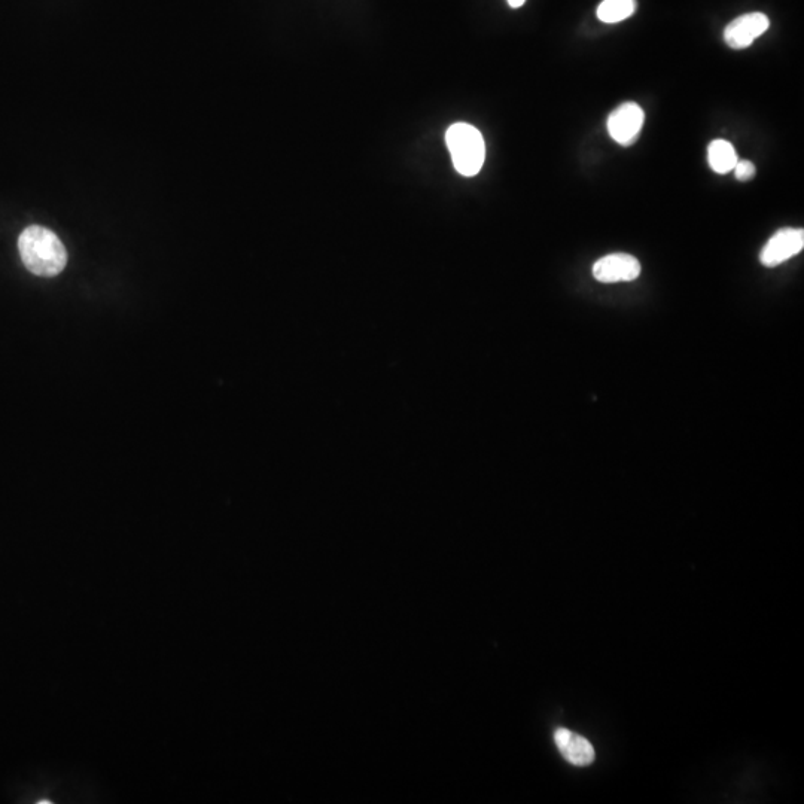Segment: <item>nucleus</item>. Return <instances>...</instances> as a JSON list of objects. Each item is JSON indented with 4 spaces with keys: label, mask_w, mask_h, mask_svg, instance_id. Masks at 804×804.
<instances>
[{
    "label": "nucleus",
    "mask_w": 804,
    "mask_h": 804,
    "mask_svg": "<svg viewBox=\"0 0 804 804\" xmlns=\"http://www.w3.org/2000/svg\"><path fill=\"white\" fill-rule=\"evenodd\" d=\"M21 260L30 273L53 277L62 273L67 264V252L62 240L53 231L32 225L18 239Z\"/></svg>",
    "instance_id": "f257e3e1"
},
{
    "label": "nucleus",
    "mask_w": 804,
    "mask_h": 804,
    "mask_svg": "<svg viewBox=\"0 0 804 804\" xmlns=\"http://www.w3.org/2000/svg\"><path fill=\"white\" fill-rule=\"evenodd\" d=\"M447 148L452 155L453 166L462 176L472 178L480 173L486 158V143L483 134L471 124L458 123L446 133Z\"/></svg>",
    "instance_id": "f03ea898"
},
{
    "label": "nucleus",
    "mask_w": 804,
    "mask_h": 804,
    "mask_svg": "<svg viewBox=\"0 0 804 804\" xmlns=\"http://www.w3.org/2000/svg\"><path fill=\"white\" fill-rule=\"evenodd\" d=\"M645 123V114L635 102L618 106L606 121L609 136L621 146H630L638 140Z\"/></svg>",
    "instance_id": "7ed1b4c3"
},
{
    "label": "nucleus",
    "mask_w": 804,
    "mask_h": 804,
    "mask_svg": "<svg viewBox=\"0 0 804 804\" xmlns=\"http://www.w3.org/2000/svg\"><path fill=\"white\" fill-rule=\"evenodd\" d=\"M804 248V231L802 228H782L773 234L772 239L764 246L760 254L763 266L776 267L799 255Z\"/></svg>",
    "instance_id": "20e7f679"
},
{
    "label": "nucleus",
    "mask_w": 804,
    "mask_h": 804,
    "mask_svg": "<svg viewBox=\"0 0 804 804\" xmlns=\"http://www.w3.org/2000/svg\"><path fill=\"white\" fill-rule=\"evenodd\" d=\"M770 21L761 12L740 15L724 30V41L733 50H745L754 44L755 39L769 29Z\"/></svg>",
    "instance_id": "39448f33"
},
{
    "label": "nucleus",
    "mask_w": 804,
    "mask_h": 804,
    "mask_svg": "<svg viewBox=\"0 0 804 804\" xmlns=\"http://www.w3.org/2000/svg\"><path fill=\"white\" fill-rule=\"evenodd\" d=\"M639 274L641 263L627 254L606 255L593 266V276L602 283L632 282Z\"/></svg>",
    "instance_id": "423d86ee"
},
{
    "label": "nucleus",
    "mask_w": 804,
    "mask_h": 804,
    "mask_svg": "<svg viewBox=\"0 0 804 804\" xmlns=\"http://www.w3.org/2000/svg\"><path fill=\"white\" fill-rule=\"evenodd\" d=\"M554 742L560 754L574 766H590L595 761V749L586 737L577 735L571 730L559 729L554 733Z\"/></svg>",
    "instance_id": "0eeeda50"
},
{
    "label": "nucleus",
    "mask_w": 804,
    "mask_h": 804,
    "mask_svg": "<svg viewBox=\"0 0 804 804\" xmlns=\"http://www.w3.org/2000/svg\"><path fill=\"white\" fill-rule=\"evenodd\" d=\"M708 161L711 169L718 175H726L735 169L737 154L735 146L727 140L718 139L711 142L708 148Z\"/></svg>",
    "instance_id": "6e6552de"
},
{
    "label": "nucleus",
    "mask_w": 804,
    "mask_h": 804,
    "mask_svg": "<svg viewBox=\"0 0 804 804\" xmlns=\"http://www.w3.org/2000/svg\"><path fill=\"white\" fill-rule=\"evenodd\" d=\"M636 6V0H603L598 8V18L603 23H620L635 14Z\"/></svg>",
    "instance_id": "1a4fd4ad"
},
{
    "label": "nucleus",
    "mask_w": 804,
    "mask_h": 804,
    "mask_svg": "<svg viewBox=\"0 0 804 804\" xmlns=\"http://www.w3.org/2000/svg\"><path fill=\"white\" fill-rule=\"evenodd\" d=\"M733 170H735L737 181L740 182L751 181V179L755 178V173H757L754 163L748 160L737 161L735 169Z\"/></svg>",
    "instance_id": "9d476101"
},
{
    "label": "nucleus",
    "mask_w": 804,
    "mask_h": 804,
    "mask_svg": "<svg viewBox=\"0 0 804 804\" xmlns=\"http://www.w3.org/2000/svg\"><path fill=\"white\" fill-rule=\"evenodd\" d=\"M526 0H508V5L511 8H520V6L525 5Z\"/></svg>",
    "instance_id": "9b49d317"
}]
</instances>
